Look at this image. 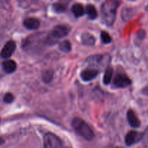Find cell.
<instances>
[{"mask_svg": "<svg viewBox=\"0 0 148 148\" xmlns=\"http://www.w3.org/2000/svg\"><path fill=\"white\" fill-rule=\"evenodd\" d=\"M119 5L118 0H107L101 7V14L103 23L106 25L111 26L114 23L116 11Z\"/></svg>", "mask_w": 148, "mask_h": 148, "instance_id": "obj_1", "label": "cell"}, {"mask_svg": "<svg viewBox=\"0 0 148 148\" xmlns=\"http://www.w3.org/2000/svg\"><path fill=\"white\" fill-rule=\"evenodd\" d=\"M72 126L77 134L86 140H92L94 138L93 132L87 123L79 118H75L72 121Z\"/></svg>", "mask_w": 148, "mask_h": 148, "instance_id": "obj_2", "label": "cell"}, {"mask_svg": "<svg viewBox=\"0 0 148 148\" xmlns=\"http://www.w3.org/2000/svg\"><path fill=\"white\" fill-rule=\"evenodd\" d=\"M43 148H62V143L55 134L46 133L44 136Z\"/></svg>", "mask_w": 148, "mask_h": 148, "instance_id": "obj_3", "label": "cell"}, {"mask_svg": "<svg viewBox=\"0 0 148 148\" xmlns=\"http://www.w3.org/2000/svg\"><path fill=\"white\" fill-rule=\"evenodd\" d=\"M132 84L131 79L125 74H117L114 78V86L119 88H124L130 86Z\"/></svg>", "mask_w": 148, "mask_h": 148, "instance_id": "obj_4", "label": "cell"}, {"mask_svg": "<svg viewBox=\"0 0 148 148\" xmlns=\"http://www.w3.org/2000/svg\"><path fill=\"white\" fill-rule=\"evenodd\" d=\"M69 32V27H67L66 25H56V27H54V28L53 29V30L51 32V34L50 36L53 39L57 40L58 39L62 38H64L66 36H67Z\"/></svg>", "mask_w": 148, "mask_h": 148, "instance_id": "obj_5", "label": "cell"}, {"mask_svg": "<svg viewBox=\"0 0 148 148\" xmlns=\"http://www.w3.org/2000/svg\"><path fill=\"white\" fill-rule=\"evenodd\" d=\"M142 139H143V134L136 131H130L126 135L125 143L127 145L132 146L140 142Z\"/></svg>", "mask_w": 148, "mask_h": 148, "instance_id": "obj_6", "label": "cell"}, {"mask_svg": "<svg viewBox=\"0 0 148 148\" xmlns=\"http://www.w3.org/2000/svg\"><path fill=\"white\" fill-rule=\"evenodd\" d=\"M108 56H104L103 55H98V56H92L87 59V62L90 66H100V65H105L108 63Z\"/></svg>", "mask_w": 148, "mask_h": 148, "instance_id": "obj_7", "label": "cell"}, {"mask_svg": "<svg viewBox=\"0 0 148 148\" xmlns=\"http://www.w3.org/2000/svg\"><path fill=\"white\" fill-rule=\"evenodd\" d=\"M15 49V43H14L13 40H10V41L7 42V43L4 45V47H3L2 50H1V53H0V56H1V58H4V59L10 58V56L13 54Z\"/></svg>", "mask_w": 148, "mask_h": 148, "instance_id": "obj_8", "label": "cell"}, {"mask_svg": "<svg viewBox=\"0 0 148 148\" xmlns=\"http://www.w3.org/2000/svg\"><path fill=\"white\" fill-rule=\"evenodd\" d=\"M98 74V71L97 69H94V68H89V69L82 71L80 76L82 80L85 81V82H88V81L92 80L94 78L96 77Z\"/></svg>", "mask_w": 148, "mask_h": 148, "instance_id": "obj_9", "label": "cell"}, {"mask_svg": "<svg viewBox=\"0 0 148 148\" xmlns=\"http://www.w3.org/2000/svg\"><path fill=\"white\" fill-rule=\"evenodd\" d=\"M127 119H128L129 124H130V126L134 128H137L140 126V121L137 118L133 110L130 109L127 111Z\"/></svg>", "mask_w": 148, "mask_h": 148, "instance_id": "obj_10", "label": "cell"}, {"mask_svg": "<svg viewBox=\"0 0 148 148\" xmlns=\"http://www.w3.org/2000/svg\"><path fill=\"white\" fill-rule=\"evenodd\" d=\"M25 27L29 30H36L40 26V21L34 17H28L23 22Z\"/></svg>", "mask_w": 148, "mask_h": 148, "instance_id": "obj_11", "label": "cell"}, {"mask_svg": "<svg viewBox=\"0 0 148 148\" xmlns=\"http://www.w3.org/2000/svg\"><path fill=\"white\" fill-rule=\"evenodd\" d=\"M2 67L4 69V72L6 73H12L14 71L16 70V68H17V64L14 62V61L13 60H7L5 62H3L2 64Z\"/></svg>", "mask_w": 148, "mask_h": 148, "instance_id": "obj_12", "label": "cell"}, {"mask_svg": "<svg viewBox=\"0 0 148 148\" xmlns=\"http://www.w3.org/2000/svg\"><path fill=\"white\" fill-rule=\"evenodd\" d=\"M81 38H82V42L84 45H86V46H92V45L95 44V38L93 37V36L89 34V33H86L82 34Z\"/></svg>", "mask_w": 148, "mask_h": 148, "instance_id": "obj_13", "label": "cell"}, {"mask_svg": "<svg viewBox=\"0 0 148 148\" xmlns=\"http://www.w3.org/2000/svg\"><path fill=\"white\" fill-rule=\"evenodd\" d=\"M72 12L76 17H79L85 14V9L81 4H75L72 6Z\"/></svg>", "mask_w": 148, "mask_h": 148, "instance_id": "obj_14", "label": "cell"}, {"mask_svg": "<svg viewBox=\"0 0 148 148\" xmlns=\"http://www.w3.org/2000/svg\"><path fill=\"white\" fill-rule=\"evenodd\" d=\"M85 12H86L89 18L91 19V20H94L98 16V12H97L96 9H95V7L92 4L87 5L86 8H85Z\"/></svg>", "mask_w": 148, "mask_h": 148, "instance_id": "obj_15", "label": "cell"}, {"mask_svg": "<svg viewBox=\"0 0 148 148\" xmlns=\"http://www.w3.org/2000/svg\"><path fill=\"white\" fill-rule=\"evenodd\" d=\"M53 9L57 13L64 12L66 10V3H64V1H59V2L55 3L53 5Z\"/></svg>", "mask_w": 148, "mask_h": 148, "instance_id": "obj_16", "label": "cell"}, {"mask_svg": "<svg viewBox=\"0 0 148 148\" xmlns=\"http://www.w3.org/2000/svg\"><path fill=\"white\" fill-rule=\"evenodd\" d=\"M113 73H114V70L111 67H108L106 70L105 74H104L103 77V83L105 85H108L111 82V79H112Z\"/></svg>", "mask_w": 148, "mask_h": 148, "instance_id": "obj_17", "label": "cell"}, {"mask_svg": "<svg viewBox=\"0 0 148 148\" xmlns=\"http://www.w3.org/2000/svg\"><path fill=\"white\" fill-rule=\"evenodd\" d=\"M53 71L49 69V70H46L42 75V79H43V82H45L46 83H49L53 79Z\"/></svg>", "mask_w": 148, "mask_h": 148, "instance_id": "obj_18", "label": "cell"}, {"mask_svg": "<svg viewBox=\"0 0 148 148\" xmlns=\"http://www.w3.org/2000/svg\"><path fill=\"white\" fill-rule=\"evenodd\" d=\"M59 49L64 52H69L72 49V45L69 40H64L59 44Z\"/></svg>", "mask_w": 148, "mask_h": 148, "instance_id": "obj_19", "label": "cell"}, {"mask_svg": "<svg viewBox=\"0 0 148 148\" xmlns=\"http://www.w3.org/2000/svg\"><path fill=\"white\" fill-rule=\"evenodd\" d=\"M101 40L102 42L104 44H107V43H110L111 42V37L110 36V35L108 34L107 32L106 31H102L101 34Z\"/></svg>", "mask_w": 148, "mask_h": 148, "instance_id": "obj_20", "label": "cell"}, {"mask_svg": "<svg viewBox=\"0 0 148 148\" xmlns=\"http://www.w3.org/2000/svg\"><path fill=\"white\" fill-rule=\"evenodd\" d=\"M14 99V95H12L10 92H8V93L6 94L4 97V101L6 103H11Z\"/></svg>", "mask_w": 148, "mask_h": 148, "instance_id": "obj_21", "label": "cell"}, {"mask_svg": "<svg viewBox=\"0 0 148 148\" xmlns=\"http://www.w3.org/2000/svg\"><path fill=\"white\" fill-rule=\"evenodd\" d=\"M142 140H143V143H144L145 146L148 148V129L146 130L144 134H143V139Z\"/></svg>", "mask_w": 148, "mask_h": 148, "instance_id": "obj_22", "label": "cell"}, {"mask_svg": "<svg viewBox=\"0 0 148 148\" xmlns=\"http://www.w3.org/2000/svg\"><path fill=\"white\" fill-rule=\"evenodd\" d=\"M3 143H4V140L1 137H0V145L3 144Z\"/></svg>", "mask_w": 148, "mask_h": 148, "instance_id": "obj_23", "label": "cell"}, {"mask_svg": "<svg viewBox=\"0 0 148 148\" xmlns=\"http://www.w3.org/2000/svg\"><path fill=\"white\" fill-rule=\"evenodd\" d=\"M116 148H124V147H116Z\"/></svg>", "mask_w": 148, "mask_h": 148, "instance_id": "obj_24", "label": "cell"}, {"mask_svg": "<svg viewBox=\"0 0 148 148\" xmlns=\"http://www.w3.org/2000/svg\"><path fill=\"white\" fill-rule=\"evenodd\" d=\"M147 10H148V7H147Z\"/></svg>", "mask_w": 148, "mask_h": 148, "instance_id": "obj_25", "label": "cell"}]
</instances>
